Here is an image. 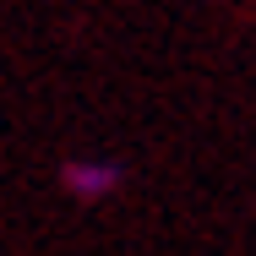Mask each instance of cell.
I'll list each match as a JSON object with an SVG mask.
<instances>
[{
  "label": "cell",
  "instance_id": "cell-1",
  "mask_svg": "<svg viewBox=\"0 0 256 256\" xmlns=\"http://www.w3.org/2000/svg\"><path fill=\"white\" fill-rule=\"evenodd\" d=\"M66 186H71V196L98 202V196H109V191L120 186V169H114V164H98V158H82V164L66 169Z\"/></svg>",
  "mask_w": 256,
  "mask_h": 256
}]
</instances>
